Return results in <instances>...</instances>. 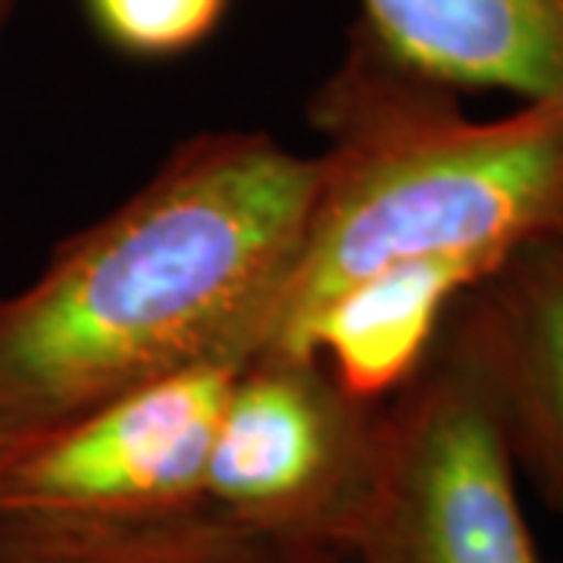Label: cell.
I'll use <instances>...</instances> for the list:
<instances>
[{
    "mask_svg": "<svg viewBox=\"0 0 563 563\" xmlns=\"http://www.w3.org/2000/svg\"><path fill=\"white\" fill-rule=\"evenodd\" d=\"M347 563H542L501 432L435 344L385 404L379 476Z\"/></svg>",
    "mask_w": 563,
    "mask_h": 563,
    "instance_id": "4",
    "label": "cell"
},
{
    "mask_svg": "<svg viewBox=\"0 0 563 563\" xmlns=\"http://www.w3.org/2000/svg\"><path fill=\"white\" fill-rule=\"evenodd\" d=\"M435 347L476 385L520 479L563 526V242L517 247L466 288Z\"/></svg>",
    "mask_w": 563,
    "mask_h": 563,
    "instance_id": "6",
    "label": "cell"
},
{
    "mask_svg": "<svg viewBox=\"0 0 563 563\" xmlns=\"http://www.w3.org/2000/svg\"><path fill=\"white\" fill-rule=\"evenodd\" d=\"M0 563H298L210 504L103 517L0 507Z\"/></svg>",
    "mask_w": 563,
    "mask_h": 563,
    "instance_id": "9",
    "label": "cell"
},
{
    "mask_svg": "<svg viewBox=\"0 0 563 563\" xmlns=\"http://www.w3.org/2000/svg\"><path fill=\"white\" fill-rule=\"evenodd\" d=\"M385 404L351 395L320 357L254 354L222 407L203 498L291 561L347 563L379 476Z\"/></svg>",
    "mask_w": 563,
    "mask_h": 563,
    "instance_id": "3",
    "label": "cell"
},
{
    "mask_svg": "<svg viewBox=\"0 0 563 563\" xmlns=\"http://www.w3.org/2000/svg\"><path fill=\"white\" fill-rule=\"evenodd\" d=\"M232 0H81L95 35L132 60H176L220 32Z\"/></svg>",
    "mask_w": 563,
    "mask_h": 563,
    "instance_id": "10",
    "label": "cell"
},
{
    "mask_svg": "<svg viewBox=\"0 0 563 563\" xmlns=\"http://www.w3.org/2000/svg\"><path fill=\"white\" fill-rule=\"evenodd\" d=\"M488 273L466 261L385 266L332 295L279 351L320 357L351 395L385 404L429 357L451 303Z\"/></svg>",
    "mask_w": 563,
    "mask_h": 563,
    "instance_id": "8",
    "label": "cell"
},
{
    "mask_svg": "<svg viewBox=\"0 0 563 563\" xmlns=\"http://www.w3.org/2000/svg\"><path fill=\"white\" fill-rule=\"evenodd\" d=\"M32 444V439H20V435H7V432H0V470L7 466L10 461H16L22 451H29Z\"/></svg>",
    "mask_w": 563,
    "mask_h": 563,
    "instance_id": "11",
    "label": "cell"
},
{
    "mask_svg": "<svg viewBox=\"0 0 563 563\" xmlns=\"http://www.w3.org/2000/svg\"><path fill=\"white\" fill-rule=\"evenodd\" d=\"M357 22L463 95L563 103V0H361Z\"/></svg>",
    "mask_w": 563,
    "mask_h": 563,
    "instance_id": "7",
    "label": "cell"
},
{
    "mask_svg": "<svg viewBox=\"0 0 563 563\" xmlns=\"http://www.w3.org/2000/svg\"><path fill=\"white\" fill-rule=\"evenodd\" d=\"M320 185L263 351L385 266L466 261L563 242V103L473 117L463 91L395 57L354 22L307 101Z\"/></svg>",
    "mask_w": 563,
    "mask_h": 563,
    "instance_id": "2",
    "label": "cell"
},
{
    "mask_svg": "<svg viewBox=\"0 0 563 563\" xmlns=\"http://www.w3.org/2000/svg\"><path fill=\"white\" fill-rule=\"evenodd\" d=\"M244 363H198L69 422L0 470V507L139 517L207 504V463Z\"/></svg>",
    "mask_w": 563,
    "mask_h": 563,
    "instance_id": "5",
    "label": "cell"
},
{
    "mask_svg": "<svg viewBox=\"0 0 563 563\" xmlns=\"http://www.w3.org/2000/svg\"><path fill=\"white\" fill-rule=\"evenodd\" d=\"M16 7H20V0H0V38H3V32H7L10 20H13Z\"/></svg>",
    "mask_w": 563,
    "mask_h": 563,
    "instance_id": "12",
    "label": "cell"
},
{
    "mask_svg": "<svg viewBox=\"0 0 563 563\" xmlns=\"http://www.w3.org/2000/svg\"><path fill=\"white\" fill-rule=\"evenodd\" d=\"M320 157L257 129L179 141L101 220L0 295V432L44 442L161 376L266 342Z\"/></svg>",
    "mask_w": 563,
    "mask_h": 563,
    "instance_id": "1",
    "label": "cell"
}]
</instances>
